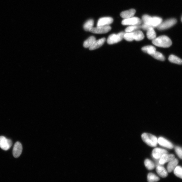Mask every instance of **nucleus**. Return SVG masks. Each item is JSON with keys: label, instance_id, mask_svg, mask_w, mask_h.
<instances>
[{"label": "nucleus", "instance_id": "1", "mask_svg": "<svg viewBox=\"0 0 182 182\" xmlns=\"http://www.w3.org/2000/svg\"><path fill=\"white\" fill-rule=\"evenodd\" d=\"M152 43L155 46L162 48H168L172 44L171 39L166 36H162L156 37L152 40Z\"/></svg>", "mask_w": 182, "mask_h": 182}, {"label": "nucleus", "instance_id": "2", "mask_svg": "<svg viewBox=\"0 0 182 182\" xmlns=\"http://www.w3.org/2000/svg\"><path fill=\"white\" fill-rule=\"evenodd\" d=\"M141 138L143 141L150 146L155 147L157 145L158 139L154 135L144 133L142 135Z\"/></svg>", "mask_w": 182, "mask_h": 182}, {"label": "nucleus", "instance_id": "3", "mask_svg": "<svg viewBox=\"0 0 182 182\" xmlns=\"http://www.w3.org/2000/svg\"><path fill=\"white\" fill-rule=\"evenodd\" d=\"M125 33L124 32H121L117 34H113L110 35L107 40V43L110 45H112L118 43L121 41L124 38Z\"/></svg>", "mask_w": 182, "mask_h": 182}, {"label": "nucleus", "instance_id": "4", "mask_svg": "<svg viewBox=\"0 0 182 182\" xmlns=\"http://www.w3.org/2000/svg\"><path fill=\"white\" fill-rule=\"evenodd\" d=\"M162 18L158 17H152L149 16L147 18L145 24L150 25L152 27H158L162 22Z\"/></svg>", "mask_w": 182, "mask_h": 182}, {"label": "nucleus", "instance_id": "5", "mask_svg": "<svg viewBox=\"0 0 182 182\" xmlns=\"http://www.w3.org/2000/svg\"><path fill=\"white\" fill-rule=\"evenodd\" d=\"M177 21L176 19L172 18L162 22L157 27L159 30H165L174 26L177 23Z\"/></svg>", "mask_w": 182, "mask_h": 182}, {"label": "nucleus", "instance_id": "6", "mask_svg": "<svg viewBox=\"0 0 182 182\" xmlns=\"http://www.w3.org/2000/svg\"><path fill=\"white\" fill-rule=\"evenodd\" d=\"M12 145V142L10 139L6 137L0 136V147L5 151L9 150Z\"/></svg>", "mask_w": 182, "mask_h": 182}, {"label": "nucleus", "instance_id": "7", "mask_svg": "<svg viewBox=\"0 0 182 182\" xmlns=\"http://www.w3.org/2000/svg\"><path fill=\"white\" fill-rule=\"evenodd\" d=\"M142 23L141 20L137 17H132L122 20V24L124 25H139Z\"/></svg>", "mask_w": 182, "mask_h": 182}, {"label": "nucleus", "instance_id": "8", "mask_svg": "<svg viewBox=\"0 0 182 182\" xmlns=\"http://www.w3.org/2000/svg\"><path fill=\"white\" fill-rule=\"evenodd\" d=\"M111 26H97L96 27H93L90 30V32L96 34H103L106 33L111 30Z\"/></svg>", "mask_w": 182, "mask_h": 182}, {"label": "nucleus", "instance_id": "9", "mask_svg": "<svg viewBox=\"0 0 182 182\" xmlns=\"http://www.w3.org/2000/svg\"><path fill=\"white\" fill-rule=\"evenodd\" d=\"M168 151L165 150L160 149V148H155L152 151V156L156 160H159L162 156L165 155L167 154Z\"/></svg>", "mask_w": 182, "mask_h": 182}, {"label": "nucleus", "instance_id": "10", "mask_svg": "<svg viewBox=\"0 0 182 182\" xmlns=\"http://www.w3.org/2000/svg\"><path fill=\"white\" fill-rule=\"evenodd\" d=\"M22 151V146L20 142H17L14 145L12 154L14 157L15 158H18L19 157Z\"/></svg>", "mask_w": 182, "mask_h": 182}, {"label": "nucleus", "instance_id": "11", "mask_svg": "<svg viewBox=\"0 0 182 182\" xmlns=\"http://www.w3.org/2000/svg\"><path fill=\"white\" fill-rule=\"evenodd\" d=\"M113 20L110 17H105L99 19L97 23V26H107L113 22Z\"/></svg>", "mask_w": 182, "mask_h": 182}, {"label": "nucleus", "instance_id": "12", "mask_svg": "<svg viewBox=\"0 0 182 182\" xmlns=\"http://www.w3.org/2000/svg\"><path fill=\"white\" fill-rule=\"evenodd\" d=\"M158 143L160 145L168 148L169 149H172L173 147V145L171 142L162 137H160L158 139Z\"/></svg>", "mask_w": 182, "mask_h": 182}, {"label": "nucleus", "instance_id": "13", "mask_svg": "<svg viewBox=\"0 0 182 182\" xmlns=\"http://www.w3.org/2000/svg\"><path fill=\"white\" fill-rule=\"evenodd\" d=\"M175 158V156L173 155L165 154L163 155L159 160V163L160 165H163Z\"/></svg>", "mask_w": 182, "mask_h": 182}, {"label": "nucleus", "instance_id": "14", "mask_svg": "<svg viewBox=\"0 0 182 182\" xmlns=\"http://www.w3.org/2000/svg\"><path fill=\"white\" fill-rule=\"evenodd\" d=\"M136 10L134 9H131L121 12L120 15L121 17L124 19L132 17L136 13Z\"/></svg>", "mask_w": 182, "mask_h": 182}, {"label": "nucleus", "instance_id": "15", "mask_svg": "<svg viewBox=\"0 0 182 182\" xmlns=\"http://www.w3.org/2000/svg\"><path fill=\"white\" fill-rule=\"evenodd\" d=\"M106 41L105 38H102L98 40H96L94 44H93L89 48L91 50H93L98 49L102 46Z\"/></svg>", "mask_w": 182, "mask_h": 182}, {"label": "nucleus", "instance_id": "16", "mask_svg": "<svg viewBox=\"0 0 182 182\" xmlns=\"http://www.w3.org/2000/svg\"><path fill=\"white\" fill-rule=\"evenodd\" d=\"M178 163V160L175 158L169 162L167 167L168 172L170 173L174 171Z\"/></svg>", "mask_w": 182, "mask_h": 182}, {"label": "nucleus", "instance_id": "17", "mask_svg": "<svg viewBox=\"0 0 182 182\" xmlns=\"http://www.w3.org/2000/svg\"><path fill=\"white\" fill-rule=\"evenodd\" d=\"M156 172L160 177L163 178L168 176V172L166 169L161 165H158L156 168Z\"/></svg>", "mask_w": 182, "mask_h": 182}, {"label": "nucleus", "instance_id": "18", "mask_svg": "<svg viewBox=\"0 0 182 182\" xmlns=\"http://www.w3.org/2000/svg\"><path fill=\"white\" fill-rule=\"evenodd\" d=\"M132 33L134 40L140 41L143 40L145 37L144 35L141 31H137L132 32Z\"/></svg>", "mask_w": 182, "mask_h": 182}, {"label": "nucleus", "instance_id": "19", "mask_svg": "<svg viewBox=\"0 0 182 182\" xmlns=\"http://www.w3.org/2000/svg\"><path fill=\"white\" fill-rule=\"evenodd\" d=\"M143 52L147 53L151 56L154 54L156 51V49L154 46H147L144 47L142 48Z\"/></svg>", "mask_w": 182, "mask_h": 182}, {"label": "nucleus", "instance_id": "20", "mask_svg": "<svg viewBox=\"0 0 182 182\" xmlns=\"http://www.w3.org/2000/svg\"><path fill=\"white\" fill-rule=\"evenodd\" d=\"M96 41V38L94 36H91L84 42L83 46L84 48H90Z\"/></svg>", "mask_w": 182, "mask_h": 182}, {"label": "nucleus", "instance_id": "21", "mask_svg": "<svg viewBox=\"0 0 182 182\" xmlns=\"http://www.w3.org/2000/svg\"><path fill=\"white\" fill-rule=\"evenodd\" d=\"M147 36L150 40H153L156 37V34L154 28L150 27L147 29Z\"/></svg>", "mask_w": 182, "mask_h": 182}, {"label": "nucleus", "instance_id": "22", "mask_svg": "<svg viewBox=\"0 0 182 182\" xmlns=\"http://www.w3.org/2000/svg\"><path fill=\"white\" fill-rule=\"evenodd\" d=\"M168 59L169 61L172 63L178 65H182V60L175 55H170Z\"/></svg>", "mask_w": 182, "mask_h": 182}, {"label": "nucleus", "instance_id": "23", "mask_svg": "<svg viewBox=\"0 0 182 182\" xmlns=\"http://www.w3.org/2000/svg\"><path fill=\"white\" fill-rule=\"evenodd\" d=\"M94 24V20L92 19L88 20L84 24V30L87 32H90L91 29L93 27Z\"/></svg>", "mask_w": 182, "mask_h": 182}, {"label": "nucleus", "instance_id": "24", "mask_svg": "<svg viewBox=\"0 0 182 182\" xmlns=\"http://www.w3.org/2000/svg\"><path fill=\"white\" fill-rule=\"evenodd\" d=\"M147 179L149 182H156L160 180L158 176L152 173H150L148 175Z\"/></svg>", "mask_w": 182, "mask_h": 182}, {"label": "nucleus", "instance_id": "25", "mask_svg": "<svg viewBox=\"0 0 182 182\" xmlns=\"http://www.w3.org/2000/svg\"><path fill=\"white\" fill-rule=\"evenodd\" d=\"M146 168L149 170H152L155 167V164L149 159H146L144 162Z\"/></svg>", "mask_w": 182, "mask_h": 182}, {"label": "nucleus", "instance_id": "26", "mask_svg": "<svg viewBox=\"0 0 182 182\" xmlns=\"http://www.w3.org/2000/svg\"><path fill=\"white\" fill-rule=\"evenodd\" d=\"M141 28V26L139 25H130V26L126 28L125 29L126 32H132L135 30H137Z\"/></svg>", "mask_w": 182, "mask_h": 182}, {"label": "nucleus", "instance_id": "27", "mask_svg": "<svg viewBox=\"0 0 182 182\" xmlns=\"http://www.w3.org/2000/svg\"><path fill=\"white\" fill-rule=\"evenodd\" d=\"M152 56L156 60L161 61H164L165 59L162 54L157 52H156L154 54L152 55Z\"/></svg>", "mask_w": 182, "mask_h": 182}, {"label": "nucleus", "instance_id": "28", "mask_svg": "<svg viewBox=\"0 0 182 182\" xmlns=\"http://www.w3.org/2000/svg\"><path fill=\"white\" fill-rule=\"evenodd\" d=\"M175 175L182 179V168L180 166H177L174 170Z\"/></svg>", "mask_w": 182, "mask_h": 182}, {"label": "nucleus", "instance_id": "29", "mask_svg": "<svg viewBox=\"0 0 182 182\" xmlns=\"http://www.w3.org/2000/svg\"><path fill=\"white\" fill-rule=\"evenodd\" d=\"M124 39L126 41L129 42L133 41L134 40L132 32L125 33L124 35Z\"/></svg>", "mask_w": 182, "mask_h": 182}, {"label": "nucleus", "instance_id": "30", "mask_svg": "<svg viewBox=\"0 0 182 182\" xmlns=\"http://www.w3.org/2000/svg\"><path fill=\"white\" fill-rule=\"evenodd\" d=\"M176 152L179 157L182 159V149L180 147L176 146L175 147Z\"/></svg>", "mask_w": 182, "mask_h": 182}, {"label": "nucleus", "instance_id": "31", "mask_svg": "<svg viewBox=\"0 0 182 182\" xmlns=\"http://www.w3.org/2000/svg\"><path fill=\"white\" fill-rule=\"evenodd\" d=\"M181 22H182V16L181 18Z\"/></svg>", "mask_w": 182, "mask_h": 182}]
</instances>
